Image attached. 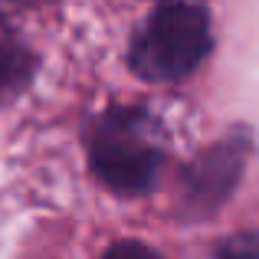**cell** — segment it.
<instances>
[{"mask_svg":"<svg viewBox=\"0 0 259 259\" xmlns=\"http://www.w3.org/2000/svg\"><path fill=\"white\" fill-rule=\"evenodd\" d=\"M30 79V53L0 36V89H17Z\"/></svg>","mask_w":259,"mask_h":259,"instance_id":"obj_4","label":"cell"},{"mask_svg":"<svg viewBox=\"0 0 259 259\" xmlns=\"http://www.w3.org/2000/svg\"><path fill=\"white\" fill-rule=\"evenodd\" d=\"M50 4V0H0V7H39Z\"/></svg>","mask_w":259,"mask_h":259,"instance_id":"obj_6","label":"cell"},{"mask_svg":"<svg viewBox=\"0 0 259 259\" xmlns=\"http://www.w3.org/2000/svg\"><path fill=\"white\" fill-rule=\"evenodd\" d=\"M220 256H233V259H243V256H256L259 259V233H236L233 240H223L217 246Z\"/></svg>","mask_w":259,"mask_h":259,"instance_id":"obj_5","label":"cell"},{"mask_svg":"<svg viewBox=\"0 0 259 259\" xmlns=\"http://www.w3.org/2000/svg\"><path fill=\"white\" fill-rule=\"evenodd\" d=\"M249 148H253L249 132L236 128L233 135L200 151L184 167L181 184H177V207H181L184 220H207L230 200V194L243 177Z\"/></svg>","mask_w":259,"mask_h":259,"instance_id":"obj_3","label":"cell"},{"mask_svg":"<svg viewBox=\"0 0 259 259\" xmlns=\"http://www.w3.org/2000/svg\"><path fill=\"white\" fill-rule=\"evenodd\" d=\"M213 50L210 17L197 4H161L128 46V66L145 82H181Z\"/></svg>","mask_w":259,"mask_h":259,"instance_id":"obj_2","label":"cell"},{"mask_svg":"<svg viewBox=\"0 0 259 259\" xmlns=\"http://www.w3.org/2000/svg\"><path fill=\"white\" fill-rule=\"evenodd\" d=\"M89 167L115 197H145L154 190L164 161L161 128L141 108H112L95 118L85 138Z\"/></svg>","mask_w":259,"mask_h":259,"instance_id":"obj_1","label":"cell"}]
</instances>
